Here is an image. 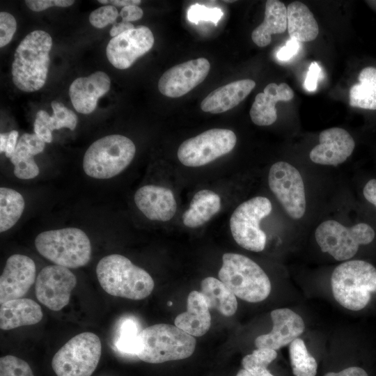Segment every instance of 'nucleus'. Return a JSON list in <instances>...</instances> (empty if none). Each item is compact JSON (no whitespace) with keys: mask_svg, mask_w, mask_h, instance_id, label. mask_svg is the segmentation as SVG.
<instances>
[{"mask_svg":"<svg viewBox=\"0 0 376 376\" xmlns=\"http://www.w3.org/2000/svg\"><path fill=\"white\" fill-rule=\"evenodd\" d=\"M52 46V37L42 30L31 32L20 42L12 64L13 81L19 90L34 92L44 86Z\"/></svg>","mask_w":376,"mask_h":376,"instance_id":"1","label":"nucleus"},{"mask_svg":"<svg viewBox=\"0 0 376 376\" xmlns=\"http://www.w3.org/2000/svg\"><path fill=\"white\" fill-rule=\"evenodd\" d=\"M97 280L109 295L133 300L145 299L154 288V281L143 269L120 254L103 257L96 267Z\"/></svg>","mask_w":376,"mask_h":376,"instance_id":"2","label":"nucleus"},{"mask_svg":"<svg viewBox=\"0 0 376 376\" xmlns=\"http://www.w3.org/2000/svg\"><path fill=\"white\" fill-rule=\"evenodd\" d=\"M196 339L175 325L157 324L141 330L135 354L150 363H161L189 357L194 352Z\"/></svg>","mask_w":376,"mask_h":376,"instance_id":"3","label":"nucleus"},{"mask_svg":"<svg viewBox=\"0 0 376 376\" xmlns=\"http://www.w3.org/2000/svg\"><path fill=\"white\" fill-rule=\"evenodd\" d=\"M331 285L334 297L342 306L361 310L376 292V269L364 260L344 262L333 271Z\"/></svg>","mask_w":376,"mask_h":376,"instance_id":"4","label":"nucleus"},{"mask_svg":"<svg viewBox=\"0 0 376 376\" xmlns=\"http://www.w3.org/2000/svg\"><path fill=\"white\" fill-rule=\"evenodd\" d=\"M38 252L55 265L67 268L86 265L91 258V244L82 230L68 227L40 233L35 239Z\"/></svg>","mask_w":376,"mask_h":376,"instance_id":"5","label":"nucleus"},{"mask_svg":"<svg viewBox=\"0 0 376 376\" xmlns=\"http://www.w3.org/2000/svg\"><path fill=\"white\" fill-rule=\"evenodd\" d=\"M218 276L240 299L248 302L265 300L271 291V283L263 269L248 257L226 253L222 257Z\"/></svg>","mask_w":376,"mask_h":376,"instance_id":"6","label":"nucleus"},{"mask_svg":"<svg viewBox=\"0 0 376 376\" xmlns=\"http://www.w3.org/2000/svg\"><path fill=\"white\" fill-rule=\"evenodd\" d=\"M135 153L136 146L128 137L108 135L93 142L86 150L83 169L93 178L109 179L125 169Z\"/></svg>","mask_w":376,"mask_h":376,"instance_id":"7","label":"nucleus"},{"mask_svg":"<svg viewBox=\"0 0 376 376\" xmlns=\"http://www.w3.org/2000/svg\"><path fill=\"white\" fill-rule=\"evenodd\" d=\"M102 354L100 338L92 332L76 335L54 355L53 370L57 376H91Z\"/></svg>","mask_w":376,"mask_h":376,"instance_id":"8","label":"nucleus"},{"mask_svg":"<svg viewBox=\"0 0 376 376\" xmlns=\"http://www.w3.org/2000/svg\"><path fill=\"white\" fill-rule=\"evenodd\" d=\"M315 237L322 252L342 261L352 258L360 245L372 242L375 231L364 223L347 227L336 221L327 220L317 227Z\"/></svg>","mask_w":376,"mask_h":376,"instance_id":"9","label":"nucleus"},{"mask_svg":"<svg viewBox=\"0 0 376 376\" xmlns=\"http://www.w3.org/2000/svg\"><path fill=\"white\" fill-rule=\"evenodd\" d=\"M272 210L267 198L256 196L243 202L234 210L230 219V228L237 244L254 252L265 249L267 237L260 224Z\"/></svg>","mask_w":376,"mask_h":376,"instance_id":"10","label":"nucleus"},{"mask_svg":"<svg viewBox=\"0 0 376 376\" xmlns=\"http://www.w3.org/2000/svg\"><path fill=\"white\" fill-rule=\"evenodd\" d=\"M236 142V135L232 130L211 129L183 141L177 155L186 166H201L230 152Z\"/></svg>","mask_w":376,"mask_h":376,"instance_id":"11","label":"nucleus"},{"mask_svg":"<svg viewBox=\"0 0 376 376\" xmlns=\"http://www.w3.org/2000/svg\"><path fill=\"white\" fill-rule=\"evenodd\" d=\"M268 184L288 214L301 219L306 212L304 184L299 171L289 163L278 162L270 168Z\"/></svg>","mask_w":376,"mask_h":376,"instance_id":"12","label":"nucleus"},{"mask_svg":"<svg viewBox=\"0 0 376 376\" xmlns=\"http://www.w3.org/2000/svg\"><path fill=\"white\" fill-rule=\"evenodd\" d=\"M76 285L77 278L69 268L48 265L36 277V296L49 309L58 311L68 304Z\"/></svg>","mask_w":376,"mask_h":376,"instance_id":"13","label":"nucleus"},{"mask_svg":"<svg viewBox=\"0 0 376 376\" xmlns=\"http://www.w3.org/2000/svg\"><path fill=\"white\" fill-rule=\"evenodd\" d=\"M154 41L147 26L128 30L110 40L106 49L107 58L115 68L127 69L152 47Z\"/></svg>","mask_w":376,"mask_h":376,"instance_id":"14","label":"nucleus"},{"mask_svg":"<svg viewBox=\"0 0 376 376\" xmlns=\"http://www.w3.org/2000/svg\"><path fill=\"white\" fill-rule=\"evenodd\" d=\"M210 69V62L205 58L174 65L162 75L158 81V89L166 97H181L204 81Z\"/></svg>","mask_w":376,"mask_h":376,"instance_id":"15","label":"nucleus"},{"mask_svg":"<svg viewBox=\"0 0 376 376\" xmlns=\"http://www.w3.org/2000/svg\"><path fill=\"white\" fill-rule=\"evenodd\" d=\"M34 261L27 256L13 254L6 260L0 276V304L22 298L36 281Z\"/></svg>","mask_w":376,"mask_h":376,"instance_id":"16","label":"nucleus"},{"mask_svg":"<svg viewBox=\"0 0 376 376\" xmlns=\"http://www.w3.org/2000/svg\"><path fill=\"white\" fill-rule=\"evenodd\" d=\"M273 322L272 331L258 336L255 340L257 348L277 350L290 345L304 332L305 324L300 315L291 309L283 308L271 312Z\"/></svg>","mask_w":376,"mask_h":376,"instance_id":"17","label":"nucleus"},{"mask_svg":"<svg viewBox=\"0 0 376 376\" xmlns=\"http://www.w3.org/2000/svg\"><path fill=\"white\" fill-rule=\"evenodd\" d=\"M355 142L347 131L340 127L324 130L319 135V144L310 152L311 160L322 165L337 166L352 153Z\"/></svg>","mask_w":376,"mask_h":376,"instance_id":"18","label":"nucleus"},{"mask_svg":"<svg viewBox=\"0 0 376 376\" xmlns=\"http://www.w3.org/2000/svg\"><path fill=\"white\" fill-rule=\"evenodd\" d=\"M110 85L109 77L102 71L74 80L70 86L69 95L75 110L83 114L92 113L98 100L109 91Z\"/></svg>","mask_w":376,"mask_h":376,"instance_id":"19","label":"nucleus"},{"mask_svg":"<svg viewBox=\"0 0 376 376\" xmlns=\"http://www.w3.org/2000/svg\"><path fill=\"white\" fill-rule=\"evenodd\" d=\"M139 210L149 219L167 221L176 212L177 205L172 191L166 187L147 185L134 194Z\"/></svg>","mask_w":376,"mask_h":376,"instance_id":"20","label":"nucleus"},{"mask_svg":"<svg viewBox=\"0 0 376 376\" xmlns=\"http://www.w3.org/2000/svg\"><path fill=\"white\" fill-rule=\"evenodd\" d=\"M293 97L294 92L287 84H269L255 97L249 111L252 122L259 126L273 124L277 119L276 104L279 101H290Z\"/></svg>","mask_w":376,"mask_h":376,"instance_id":"21","label":"nucleus"},{"mask_svg":"<svg viewBox=\"0 0 376 376\" xmlns=\"http://www.w3.org/2000/svg\"><path fill=\"white\" fill-rule=\"evenodd\" d=\"M256 86L249 79L230 82L209 93L201 102V109L211 113L227 111L243 101Z\"/></svg>","mask_w":376,"mask_h":376,"instance_id":"22","label":"nucleus"},{"mask_svg":"<svg viewBox=\"0 0 376 376\" xmlns=\"http://www.w3.org/2000/svg\"><path fill=\"white\" fill-rule=\"evenodd\" d=\"M175 325L192 336H201L210 329V308L201 292L191 291L187 297V311L175 319Z\"/></svg>","mask_w":376,"mask_h":376,"instance_id":"23","label":"nucleus"},{"mask_svg":"<svg viewBox=\"0 0 376 376\" xmlns=\"http://www.w3.org/2000/svg\"><path fill=\"white\" fill-rule=\"evenodd\" d=\"M43 313L40 306L29 298L7 301L0 306V328L10 330L38 323Z\"/></svg>","mask_w":376,"mask_h":376,"instance_id":"24","label":"nucleus"},{"mask_svg":"<svg viewBox=\"0 0 376 376\" xmlns=\"http://www.w3.org/2000/svg\"><path fill=\"white\" fill-rule=\"evenodd\" d=\"M45 142L36 134H23L17 144L10 158L14 166L15 175L22 180L36 178L40 173L34 156L44 150Z\"/></svg>","mask_w":376,"mask_h":376,"instance_id":"25","label":"nucleus"},{"mask_svg":"<svg viewBox=\"0 0 376 376\" xmlns=\"http://www.w3.org/2000/svg\"><path fill=\"white\" fill-rule=\"evenodd\" d=\"M287 8L278 0L266 1L265 18L251 33L253 42L260 47L267 46L272 35L284 33L287 29Z\"/></svg>","mask_w":376,"mask_h":376,"instance_id":"26","label":"nucleus"},{"mask_svg":"<svg viewBox=\"0 0 376 376\" xmlns=\"http://www.w3.org/2000/svg\"><path fill=\"white\" fill-rule=\"evenodd\" d=\"M288 30L290 38L299 42L314 40L319 32L318 23L309 8L300 1L287 8Z\"/></svg>","mask_w":376,"mask_h":376,"instance_id":"27","label":"nucleus"},{"mask_svg":"<svg viewBox=\"0 0 376 376\" xmlns=\"http://www.w3.org/2000/svg\"><path fill=\"white\" fill-rule=\"evenodd\" d=\"M221 208V198L215 192L202 189L193 196L189 208L183 213L185 226L196 228L208 221Z\"/></svg>","mask_w":376,"mask_h":376,"instance_id":"28","label":"nucleus"},{"mask_svg":"<svg viewBox=\"0 0 376 376\" xmlns=\"http://www.w3.org/2000/svg\"><path fill=\"white\" fill-rule=\"evenodd\" d=\"M201 286V292L210 308L228 317L235 314L237 308L236 296L221 281L207 277L202 280Z\"/></svg>","mask_w":376,"mask_h":376,"instance_id":"29","label":"nucleus"},{"mask_svg":"<svg viewBox=\"0 0 376 376\" xmlns=\"http://www.w3.org/2000/svg\"><path fill=\"white\" fill-rule=\"evenodd\" d=\"M359 84L350 90V105L363 109H376V68L367 67L361 70Z\"/></svg>","mask_w":376,"mask_h":376,"instance_id":"30","label":"nucleus"},{"mask_svg":"<svg viewBox=\"0 0 376 376\" xmlns=\"http://www.w3.org/2000/svg\"><path fill=\"white\" fill-rule=\"evenodd\" d=\"M25 207L23 196L16 190L0 188V232L11 228L21 217Z\"/></svg>","mask_w":376,"mask_h":376,"instance_id":"31","label":"nucleus"},{"mask_svg":"<svg viewBox=\"0 0 376 376\" xmlns=\"http://www.w3.org/2000/svg\"><path fill=\"white\" fill-rule=\"evenodd\" d=\"M289 354L292 373L295 376H315L318 363L308 352L304 341L297 338L289 345Z\"/></svg>","mask_w":376,"mask_h":376,"instance_id":"32","label":"nucleus"},{"mask_svg":"<svg viewBox=\"0 0 376 376\" xmlns=\"http://www.w3.org/2000/svg\"><path fill=\"white\" fill-rule=\"evenodd\" d=\"M53 115L51 116L44 110H39L36 119L39 120L50 131L63 127L74 130L77 124V116L61 102L53 101L51 103Z\"/></svg>","mask_w":376,"mask_h":376,"instance_id":"33","label":"nucleus"},{"mask_svg":"<svg viewBox=\"0 0 376 376\" xmlns=\"http://www.w3.org/2000/svg\"><path fill=\"white\" fill-rule=\"evenodd\" d=\"M276 357L277 352L274 350L257 348L242 359V365L252 376H274L267 366Z\"/></svg>","mask_w":376,"mask_h":376,"instance_id":"34","label":"nucleus"},{"mask_svg":"<svg viewBox=\"0 0 376 376\" xmlns=\"http://www.w3.org/2000/svg\"><path fill=\"white\" fill-rule=\"evenodd\" d=\"M140 331L137 323L134 320L126 319L122 322L119 328L118 336L116 341V346L118 350L125 353L135 354L138 336Z\"/></svg>","mask_w":376,"mask_h":376,"instance_id":"35","label":"nucleus"},{"mask_svg":"<svg viewBox=\"0 0 376 376\" xmlns=\"http://www.w3.org/2000/svg\"><path fill=\"white\" fill-rule=\"evenodd\" d=\"M0 376H34L28 363L15 356L0 358Z\"/></svg>","mask_w":376,"mask_h":376,"instance_id":"36","label":"nucleus"},{"mask_svg":"<svg viewBox=\"0 0 376 376\" xmlns=\"http://www.w3.org/2000/svg\"><path fill=\"white\" fill-rule=\"evenodd\" d=\"M223 15L224 13L220 8H208L199 3L191 5L187 14L188 20L194 24H198L201 21H207L217 24Z\"/></svg>","mask_w":376,"mask_h":376,"instance_id":"37","label":"nucleus"},{"mask_svg":"<svg viewBox=\"0 0 376 376\" xmlns=\"http://www.w3.org/2000/svg\"><path fill=\"white\" fill-rule=\"evenodd\" d=\"M119 15L115 6L111 5L104 6L91 13L89 22L94 27L102 29L110 24H114Z\"/></svg>","mask_w":376,"mask_h":376,"instance_id":"38","label":"nucleus"},{"mask_svg":"<svg viewBox=\"0 0 376 376\" xmlns=\"http://www.w3.org/2000/svg\"><path fill=\"white\" fill-rule=\"evenodd\" d=\"M17 29L15 17L6 12L0 13V47L8 45Z\"/></svg>","mask_w":376,"mask_h":376,"instance_id":"39","label":"nucleus"},{"mask_svg":"<svg viewBox=\"0 0 376 376\" xmlns=\"http://www.w3.org/2000/svg\"><path fill=\"white\" fill-rule=\"evenodd\" d=\"M75 3L73 0H26V5L33 11L39 12L49 7H68Z\"/></svg>","mask_w":376,"mask_h":376,"instance_id":"40","label":"nucleus"},{"mask_svg":"<svg viewBox=\"0 0 376 376\" xmlns=\"http://www.w3.org/2000/svg\"><path fill=\"white\" fill-rule=\"evenodd\" d=\"M321 73V68L316 62H313L306 74L304 81V88L309 92L315 91L317 88L318 80Z\"/></svg>","mask_w":376,"mask_h":376,"instance_id":"41","label":"nucleus"},{"mask_svg":"<svg viewBox=\"0 0 376 376\" xmlns=\"http://www.w3.org/2000/svg\"><path fill=\"white\" fill-rule=\"evenodd\" d=\"M299 50V42L294 39L288 40L276 54L279 60L285 61L294 57Z\"/></svg>","mask_w":376,"mask_h":376,"instance_id":"42","label":"nucleus"},{"mask_svg":"<svg viewBox=\"0 0 376 376\" xmlns=\"http://www.w3.org/2000/svg\"><path fill=\"white\" fill-rule=\"evenodd\" d=\"M143 10L138 6L123 7L120 12L122 20L127 22L138 20L143 17Z\"/></svg>","mask_w":376,"mask_h":376,"instance_id":"43","label":"nucleus"},{"mask_svg":"<svg viewBox=\"0 0 376 376\" xmlns=\"http://www.w3.org/2000/svg\"><path fill=\"white\" fill-rule=\"evenodd\" d=\"M34 134L45 143H51L52 141V131L36 118L34 121Z\"/></svg>","mask_w":376,"mask_h":376,"instance_id":"44","label":"nucleus"},{"mask_svg":"<svg viewBox=\"0 0 376 376\" xmlns=\"http://www.w3.org/2000/svg\"><path fill=\"white\" fill-rule=\"evenodd\" d=\"M324 376H368L367 373L359 367H349L340 372H329Z\"/></svg>","mask_w":376,"mask_h":376,"instance_id":"45","label":"nucleus"},{"mask_svg":"<svg viewBox=\"0 0 376 376\" xmlns=\"http://www.w3.org/2000/svg\"><path fill=\"white\" fill-rule=\"evenodd\" d=\"M365 198L376 207V179L369 180L363 190Z\"/></svg>","mask_w":376,"mask_h":376,"instance_id":"46","label":"nucleus"},{"mask_svg":"<svg viewBox=\"0 0 376 376\" xmlns=\"http://www.w3.org/2000/svg\"><path fill=\"white\" fill-rule=\"evenodd\" d=\"M18 135L19 133L16 130H12L9 132L5 151V155L8 158L10 159L15 150L17 144Z\"/></svg>","mask_w":376,"mask_h":376,"instance_id":"47","label":"nucleus"},{"mask_svg":"<svg viewBox=\"0 0 376 376\" xmlns=\"http://www.w3.org/2000/svg\"><path fill=\"white\" fill-rule=\"evenodd\" d=\"M134 29V26L131 22H127L122 20V22L118 23L113 24V26L110 30L111 36L116 37L122 33L127 31L130 29Z\"/></svg>","mask_w":376,"mask_h":376,"instance_id":"48","label":"nucleus"},{"mask_svg":"<svg viewBox=\"0 0 376 376\" xmlns=\"http://www.w3.org/2000/svg\"><path fill=\"white\" fill-rule=\"evenodd\" d=\"M99 3L113 6H138L141 3L140 0H98Z\"/></svg>","mask_w":376,"mask_h":376,"instance_id":"49","label":"nucleus"},{"mask_svg":"<svg viewBox=\"0 0 376 376\" xmlns=\"http://www.w3.org/2000/svg\"><path fill=\"white\" fill-rule=\"evenodd\" d=\"M9 132L1 133L0 134V152H3L6 151L7 141L8 138Z\"/></svg>","mask_w":376,"mask_h":376,"instance_id":"50","label":"nucleus"},{"mask_svg":"<svg viewBox=\"0 0 376 376\" xmlns=\"http://www.w3.org/2000/svg\"><path fill=\"white\" fill-rule=\"evenodd\" d=\"M236 376H252V375L248 371H246V370L243 368L239 370Z\"/></svg>","mask_w":376,"mask_h":376,"instance_id":"51","label":"nucleus"},{"mask_svg":"<svg viewBox=\"0 0 376 376\" xmlns=\"http://www.w3.org/2000/svg\"><path fill=\"white\" fill-rule=\"evenodd\" d=\"M167 304H168L169 306H171V305L173 304V303H172L171 301H168Z\"/></svg>","mask_w":376,"mask_h":376,"instance_id":"52","label":"nucleus"}]
</instances>
